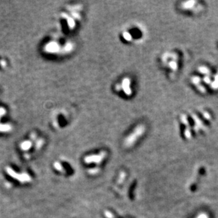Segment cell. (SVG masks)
Returning a JSON list of instances; mask_svg holds the SVG:
<instances>
[{
	"label": "cell",
	"instance_id": "8fae6325",
	"mask_svg": "<svg viewBox=\"0 0 218 218\" xmlns=\"http://www.w3.org/2000/svg\"><path fill=\"white\" fill-rule=\"evenodd\" d=\"M43 143H44V140H43L42 139H39L38 141L36 142V144H35V147H36L37 150L40 149L41 148V146L43 145Z\"/></svg>",
	"mask_w": 218,
	"mask_h": 218
},
{
	"label": "cell",
	"instance_id": "6da1fadb",
	"mask_svg": "<svg viewBox=\"0 0 218 218\" xmlns=\"http://www.w3.org/2000/svg\"><path fill=\"white\" fill-rule=\"evenodd\" d=\"M146 132V126L143 124H139L133 129V131L126 138L124 145L127 148H130L136 143L138 139H140Z\"/></svg>",
	"mask_w": 218,
	"mask_h": 218
},
{
	"label": "cell",
	"instance_id": "9c48e42d",
	"mask_svg": "<svg viewBox=\"0 0 218 218\" xmlns=\"http://www.w3.org/2000/svg\"><path fill=\"white\" fill-rule=\"evenodd\" d=\"M73 46L72 43L68 42V43H66V44L64 45L63 47H62V51H63V52H65V53L70 52L73 49Z\"/></svg>",
	"mask_w": 218,
	"mask_h": 218
},
{
	"label": "cell",
	"instance_id": "8992f818",
	"mask_svg": "<svg viewBox=\"0 0 218 218\" xmlns=\"http://www.w3.org/2000/svg\"><path fill=\"white\" fill-rule=\"evenodd\" d=\"M196 2L195 1H189L184 2L182 4V8L184 10H191L195 7Z\"/></svg>",
	"mask_w": 218,
	"mask_h": 218
},
{
	"label": "cell",
	"instance_id": "7c38bea8",
	"mask_svg": "<svg viewBox=\"0 0 218 218\" xmlns=\"http://www.w3.org/2000/svg\"><path fill=\"white\" fill-rule=\"evenodd\" d=\"M72 16L73 17V18H76L77 20H80V19H81V16H80V14H79V13L73 12H72Z\"/></svg>",
	"mask_w": 218,
	"mask_h": 218
},
{
	"label": "cell",
	"instance_id": "9a60e30c",
	"mask_svg": "<svg viewBox=\"0 0 218 218\" xmlns=\"http://www.w3.org/2000/svg\"><path fill=\"white\" fill-rule=\"evenodd\" d=\"M36 138V133L35 132L32 133L31 135V141H33V140H35Z\"/></svg>",
	"mask_w": 218,
	"mask_h": 218
},
{
	"label": "cell",
	"instance_id": "52a82bcc",
	"mask_svg": "<svg viewBox=\"0 0 218 218\" xmlns=\"http://www.w3.org/2000/svg\"><path fill=\"white\" fill-rule=\"evenodd\" d=\"M31 146H32L31 141H24L21 143L20 148L21 150L26 151V150H29V149L31 148Z\"/></svg>",
	"mask_w": 218,
	"mask_h": 218
},
{
	"label": "cell",
	"instance_id": "2e32d148",
	"mask_svg": "<svg viewBox=\"0 0 218 218\" xmlns=\"http://www.w3.org/2000/svg\"><path fill=\"white\" fill-rule=\"evenodd\" d=\"M1 64H2V66L4 67V66H6V62L4 61V60H2V61H1Z\"/></svg>",
	"mask_w": 218,
	"mask_h": 218
},
{
	"label": "cell",
	"instance_id": "30bf717a",
	"mask_svg": "<svg viewBox=\"0 0 218 218\" xmlns=\"http://www.w3.org/2000/svg\"><path fill=\"white\" fill-rule=\"evenodd\" d=\"M123 38H124L126 41H131L132 40V36L131 35V34L129 33V32L125 31L122 33Z\"/></svg>",
	"mask_w": 218,
	"mask_h": 218
},
{
	"label": "cell",
	"instance_id": "5bb4252c",
	"mask_svg": "<svg viewBox=\"0 0 218 218\" xmlns=\"http://www.w3.org/2000/svg\"><path fill=\"white\" fill-rule=\"evenodd\" d=\"M6 114V109L3 107H0V118Z\"/></svg>",
	"mask_w": 218,
	"mask_h": 218
},
{
	"label": "cell",
	"instance_id": "7a4b0ae2",
	"mask_svg": "<svg viewBox=\"0 0 218 218\" xmlns=\"http://www.w3.org/2000/svg\"><path fill=\"white\" fill-rule=\"evenodd\" d=\"M45 51L47 53L50 54L59 53L60 51L62 52V47H60V45L57 42L51 41V42H49L45 45Z\"/></svg>",
	"mask_w": 218,
	"mask_h": 218
},
{
	"label": "cell",
	"instance_id": "5b68a950",
	"mask_svg": "<svg viewBox=\"0 0 218 218\" xmlns=\"http://www.w3.org/2000/svg\"><path fill=\"white\" fill-rule=\"evenodd\" d=\"M62 18H65L66 21H67L68 25H69V27L70 29H74L75 26V21H74V19H73V17L70 16L69 15L66 14V13H62Z\"/></svg>",
	"mask_w": 218,
	"mask_h": 218
},
{
	"label": "cell",
	"instance_id": "277c9868",
	"mask_svg": "<svg viewBox=\"0 0 218 218\" xmlns=\"http://www.w3.org/2000/svg\"><path fill=\"white\" fill-rule=\"evenodd\" d=\"M105 156V153L102 152L101 153L100 155H89V156L86 157L85 158V161L86 163H92V162H96V163H100L102 161V159L104 158Z\"/></svg>",
	"mask_w": 218,
	"mask_h": 218
},
{
	"label": "cell",
	"instance_id": "3957f363",
	"mask_svg": "<svg viewBox=\"0 0 218 218\" xmlns=\"http://www.w3.org/2000/svg\"><path fill=\"white\" fill-rule=\"evenodd\" d=\"M131 81L130 79L129 78H124V79L122 80V84H121V86H122V89L123 91L124 92V93L126 95V96H131V93H132V90H131Z\"/></svg>",
	"mask_w": 218,
	"mask_h": 218
},
{
	"label": "cell",
	"instance_id": "ba28073f",
	"mask_svg": "<svg viewBox=\"0 0 218 218\" xmlns=\"http://www.w3.org/2000/svg\"><path fill=\"white\" fill-rule=\"evenodd\" d=\"M12 130V126L9 124H0V132H8Z\"/></svg>",
	"mask_w": 218,
	"mask_h": 218
},
{
	"label": "cell",
	"instance_id": "4fadbf2b",
	"mask_svg": "<svg viewBox=\"0 0 218 218\" xmlns=\"http://www.w3.org/2000/svg\"><path fill=\"white\" fill-rule=\"evenodd\" d=\"M196 218H209V217L206 213H200Z\"/></svg>",
	"mask_w": 218,
	"mask_h": 218
}]
</instances>
